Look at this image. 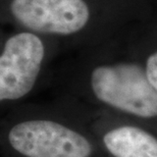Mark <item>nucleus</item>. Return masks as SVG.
<instances>
[{
    "label": "nucleus",
    "mask_w": 157,
    "mask_h": 157,
    "mask_svg": "<svg viewBox=\"0 0 157 157\" xmlns=\"http://www.w3.org/2000/svg\"><path fill=\"white\" fill-rule=\"evenodd\" d=\"M10 10L30 30L58 35L83 29L90 14L83 0H13Z\"/></svg>",
    "instance_id": "4"
},
{
    "label": "nucleus",
    "mask_w": 157,
    "mask_h": 157,
    "mask_svg": "<svg viewBox=\"0 0 157 157\" xmlns=\"http://www.w3.org/2000/svg\"><path fill=\"white\" fill-rule=\"evenodd\" d=\"M91 85L96 97L105 104L139 117H157V91L140 65L99 67L92 73Z\"/></svg>",
    "instance_id": "1"
},
{
    "label": "nucleus",
    "mask_w": 157,
    "mask_h": 157,
    "mask_svg": "<svg viewBox=\"0 0 157 157\" xmlns=\"http://www.w3.org/2000/svg\"><path fill=\"white\" fill-rule=\"evenodd\" d=\"M145 71L150 83L157 91V52L153 53L148 58Z\"/></svg>",
    "instance_id": "6"
},
{
    "label": "nucleus",
    "mask_w": 157,
    "mask_h": 157,
    "mask_svg": "<svg viewBox=\"0 0 157 157\" xmlns=\"http://www.w3.org/2000/svg\"><path fill=\"white\" fill-rule=\"evenodd\" d=\"M44 58L38 37L21 33L9 38L0 57V99L17 100L33 89Z\"/></svg>",
    "instance_id": "3"
},
{
    "label": "nucleus",
    "mask_w": 157,
    "mask_h": 157,
    "mask_svg": "<svg viewBox=\"0 0 157 157\" xmlns=\"http://www.w3.org/2000/svg\"><path fill=\"white\" fill-rule=\"evenodd\" d=\"M8 141L26 157H90L92 146L86 138L58 122L29 121L11 128Z\"/></svg>",
    "instance_id": "2"
},
{
    "label": "nucleus",
    "mask_w": 157,
    "mask_h": 157,
    "mask_svg": "<svg viewBox=\"0 0 157 157\" xmlns=\"http://www.w3.org/2000/svg\"><path fill=\"white\" fill-rule=\"evenodd\" d=\"M103 142L114 157H157V139L136 127L124 125L109 131Z\"/></svg>",
    "instance_id": "5"
}]
</instances>
